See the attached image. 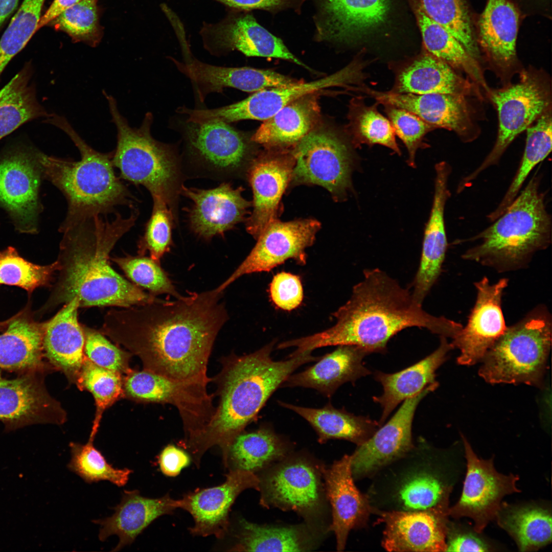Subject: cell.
<instances>
[{"mask_svg": "<svg viewBox=\"0 0 552 552\" xmlns=\"http://www.w3.org/2000/svg\"><path fill=\"white\" fill-rule=\"evenodd\" d=\"M288 447L268 426L237 435L229 449L225 468L255 473L284 458Z\"/></svg>", "mask_w": 552, "mask_h": 552, "instance_id": "obj_44", "label": "cell"}, {"mask_svg": "<svg viewBox=\"0 0 552 552\" xmlns=\"http://www.w3.org/2000/svg\"><path fill=\"white\" fill-rule=\"evenodd\" d=\"M225 476L221 485L196 490L180 499V508L188 512L194 521L189 528L192 535L223 538L228 530L229 513L236 498L247 489L260 490V478L254 473L230 470Z\"/></svg>", "mask_w": 552, "mask_h": 552, "instance_id": "obj_24", "label": "cell"}, {"mask_svg": "<svg viewBox=\"0 0 552 552\" xmlns=\"http://www.w3.org/2000/svg\"><path fill=\"white\" fill-rule=\"evenodd\" d=\"M111 260L136 286L148 290L152 295L166 294L176 298L182 296L176 291L159 262L144 255L113 257Z\"/></svg>", "mask_w": 552, "mask_h": 552, "instance_id": "obj_53", "label": "cell"}, {"mask_svg": "<svg viewBox=\"0 0 552 552\" xmlns=\"http://www.w3.org/2000/svg\"><path fill=\"white\" fill-rule=\"evenodd\" d=\"M377 105L367 106L361 97L352 100L347 125L352 142L355 146L380 145L400 155L394 128L388 119L379 112Z\"/></svg>", "mask_w": 552, "mask_h": 552, "instance_id": "obj_47", "label": "cell"}, {"mask_svg": "<svg viewBox=\"0 0 552 552\" xmlns=\"http://www.w3.org/2000/svg\"><path fill=\"white\" fill-rule=\"evenodd\" d=\"M10 320H11V319H9L7 320H6V321H3V322H1L0 323V329H2L4 327H5L7 326L8 324L10 321Z\"/></svg>", "mask_w": 552, "mask_h": 552, "instance_id": "obj_64", "label": "cell"}, {"mask_svg": "<svg viewBox=\"0 0 552 552\" xmlns=\"http://www.w3.org/2000/svg\"><path fill=\"white\" fill-rule=\"evenodd\" d=\"M471 84L449 64L426 51L403 65L396 74L392 92L416 95L470 94Z\"/></svg>", "mask_w": 552, "mask_h": 552, "instance_id": "obj_37", "label": "cell"}, {"mask_svg": "<svg viewBox=\"0 0 552 552\" xmlns=\"http://www.w3.org/2000/svg\"><path fill=\"white\" fill-rule=\"evenodd\" d=\"M45 326L25 314L13 317L0 335V368L20 374L44 371Z\"/></svg>", "mask_w": 552, "mask_h": 552, "instance_id": "obj_38", "label": "cell"}, {"mask_svg": "<svg viewBox=\"0 0 552 552\" xmlns=\"http://www.w3.org/2000/svg\"><path fill=\"white\" fill-rule=\"evenodd\" d=\"M491 546L474 532L448 523L446 551H489Z\"/></svg>", "mask_w": 552, "mask_h": 552, "instance_id": "obj_59", "label": "cell"}, {"mask_svg": "<svg viewBox=\"0 0 552 552\" xmlns=\"http://www.w3.org/2000/svg\"><path fill=\"white\" fill-rule=\"evenodd\" d=\"M180 507V499H173L168 494L150 498L142 496L137 490H124L120 503L113 508L114 513L93 522L100 525L98 537L101 541L113 535L118 536L119 542L112 550L117 551L131 544L156 518Z\"/></svg>", "mask_w": 552, "mask_h": 552, "instance_id": "obj_32", "label": "cell"}, {"mask_svg": "<svg viewBox=\"0 0 552 552\" xmlns=\"http://www.w3.org/2000/svg\"><path fill=\"white\" fill-rule=\"evenodd\" d=\"M548 315L536 312L507 328L482 358L479 375L490 383L539 385L551 346Z\"/></svg>", "mask_w": 552, "mask_h": 552, "instance_id": "obj_9", "label": "cell"}, {"mask_svg": "<svg viewBox=\"0 0 552 552\" xmlns=\"http://www.w3.org/2000/svg\"><path fill=\"white\" fill-rule=\"evenodd\" d=\"M45 0H24L0 39V76L38 30Z\"/></svg>", "mask_w": 552, "mask_h": 552, "instance_id": "obj_50", "label": "cell"}, {"mask_svg": "<svg viewBox=\"0 0 552 552\" xmlns=\"http://www.w3.org/2000/svg\"><path fill=\"white\" fill-rule=\"evenodd\" d=\"M370 353L359 347L341 345L327 354L305 371L290 375L280 387H303L317 390L331 397L347 382H354L371 374L364 358Z\"/></svg>", "mask_w": 552, "mask_h": 552, "instance_id": "obj_34", "label": "cell"}, {"mask_svg": "<svg viewBox=\"0 0 552 552\" xmlns=\"http://www.w3.org/2000/svg\"><path fill=\"white\" fill-rule=\"evenodd\" d=\"M332 315L336 323L327 330L288 340L297 353L333 346L351 345L372 353L385 351L389 340L410 327L427 329L453 338L462 328L456 322L425 311L412 293L378 268L363 271L349 300Z\"/></svg>", "mask_w": 552, "mask_h": 552, "instance_id": "obj_2", "label": "cell"}, {"mask_svg": "<svg viewBox=\"0 0 552 552\" xmlns=\"http://www.w3.org/2000/svg\"><path fill=\"white\" fill-rule=\"evenodd\" d=\"M237 542L230 551H305L314 548V540L302 525H261L242 519Z\"/></svg>", "mask_w": 552, "mask_h": 552, "instance_id": "obj_41", "label": "cell"}, {"mask_svg": "<svg viewBox=\"0 0 552 552\" xmlns=\"http://www.w3.org/2000/svg\"><path fill=\"white\" fill-rule=\"evenodd\" d=\"M249 11L228 8L221 20L203 22L199 34L204 48L216 56L236 50L246 56L280 58L310 69Z\"/></svg>", "mask_w": 552, "mask_h": 552, "instance_id": "obj_16", "label": "cell"}, {"mask_svg": "<svg viewBox=\"0 0 552 552\" xmlns=\"http://www.w3.org/2000/svg\"><path fill=\"white\" fill-rule=\"evenodd\" d=\"M57 269V261L38 265L23 259L13 247L0 251V284L18 286L31 292L48 285Z\"/></svg>", "mask_w": 552, "mask_h": 552, "instance_id": "obj_52", "label": "cell"}, {"mask_svg": "<svg viewBox=\"0 0 552 552\" xmlns=\"http://www.w3.org/2000/svg\"><path fill=\"white\" fill-rule=\"evenodd\" d=\"M153 206L147 222L144 234L139 242V252L144 255L147 252L150 257L159 262L168 252L172 245V230L175 219L174 215L166 202L162 198H153Z\"/></svg>", "mask_w": 552, "mask_h": 552, "instance_id": "obj_54", "label": "cell"}, {"mask_svg": "<svg viewBox=\"0 0 552 552\" xmlns=\"http://www.w3.org/2000/svg\"><path fill=\"white\" fill-rule=\"evenodd\" d=\"M158 463L163 474L167 476L175 477L182 469L190 465L191 458L183 450L173 445H168L160 452Z\"/></svg>", "mask_w": 552, "mask_h": 552, "instance_id": "obj_61", "label": "cell"}, {"mask_svg": "<svg viewBox=\"0 0 552 552\" xmlns=\"http://www.w3.org/2000/svg\"><path fill=\"white\" fill-rule=\"evenodd\" d=\"M186 123L187 156L201 175L229 178L249 168L254 158L249 143L240 131L221 122Z\"/></svg>", "mask_w": 552, "mask_h": 552, "instance_id": "obj_14", "label": "cell"}, {"mask_svg": "<svg viewBox=\"0 0 552 552\" xmlns=\"http://www.w3.org/2000/svg\"><path fill=\"white\" fill-rule=\"evenodd\" d=\"M388 120L396 134L405 145L408 153V164L415 167V156L419 148L425 145L426 134L434 128L415 114L405 109L383 105ZM426 147V146H425Z\"/></svg>", "mask_w": 552, "mask_h": 552, "instance_id": "obj_57", "label": "cell"}, {"mask_svg": "<svg viewBox=\"0 0 552 552\" xmlns=\"http://www.w3.org/2000/svg\"><path fill=\"white\" fill-rule=\"evenodd\" d=\"M44 122L64 132L79 151V160L48 156L37 151L41 175L63 194L68 211L63 222L95 215L106 216L119 205L134 209L135 198L116 175L113 152L104 153L89 146L63 116L52 113Z\"/></svg>", "mask_w": 552, "mask_h": 552, "instance_id": "obj_5", "label": "cell"}, {"mask_svg": "<svg viewBox=\"0 0 552 552\" xmlns=\"http://www.w3.org/2000/svg\"><path fill=\"white\" fill-rule=\"evenodd\" d=\"M385 524L382 545L389 551H446L448 513L375 510Z\"/></svg>", "mask_w": 552, "mask_h": 552, "instance_id": "obj_27", "label": "cell"}, {"mask_svg": "<svg viewBox=\"0 0 552 552\" xmlns=\"http://www.w3.org/2000/svg\"><path fill=\"white\" fill-rule=\"evenodd\" d=\"M541 175L535 174L525 187L493 223L469 239L478 243L463 259L499 269L519 267L551 240V217L540 190Z\"/></svg>", "mask_w": 552, "mask_h": 552, "instance_id": "obj_6", "label": "cell"}, {"mask_svg": "<svg viewBox=\"0 0 552 552\" xmlns=\"http://www.w3.org/2000/svg\"><path fill=\"white\" fill-rule=\"evenodd\" d=\"M84 336V355L94 364L122 375L131 371L129 361L132 355L118 348L100 331L82 326Z\"/></svg>", "mask_w": 552, "mask_h": 552, "instance_id": "obj_56", "label": "cell"}, {"mask_svg": "<svg viewBox=\"0 0 552 552\" xmlns=\"http://www.w3.org/2000/svg\"><path fill=\"white\" fill-rule=\"evenodd\" d=\"M76 384L89 392L95 399L97 410L91 430L97 432L103 411L124 396L122 375L99 366L85 357Z\"/></svg>", "mask_w": 552, "mask_h": 552, "instance_id": "obj_51", "label": "cell"}, {"mask_svg": "<svg viewBox=\"0 0 552 552\" xmlns=\"http://www.w3.org/2000/svg\"><path fill=\"white\" fill-rule=\"evenodd\" d=\"M315 38L351 43L376 30L387 20L390 0H313Z\"/></svg>", "mask_w": 552, "mask_h": 552, "instance_id": "obj_21", "label": "cell"}, {"mask_svg": "<svg viewBox=\"0 0 552 552\" xmlns=\"http://www.w3.org/2000/svg\"><path fill=\"white\" fill-rule=\"evenodd\" d=\"M96 433L91 431L85 444L71 443V459L67 467L85 482L92 483L108 480L118 487L125 485L132 470L116 469L109 464L94 445Z\"/></svg>", "mask_w": 552, "mask_h": 552, "instance_id": "obj_48", "label": "cell"}, {"mask_svg": "<svg viewBox=\"0 0 552 552\" xmlns=\"http://www.w3.org/2000/svg\"><path fill=\"white\" fill-rule=\"evenodd\" d=\"M519 13L511 0H488L479 20L482 46L498 66L514 61Z\"/></svg>", "mask_w": 552, "mask_h": 552, "instance_id": "obj_39", "label": "cell"}, {"mask_svg": "<svg viewBox=\"0 0 552 552\" xmlns=\"http://www.w3.org/2000/svg\"><path fill=\"white\" fill-rule=\"evenodd\" d=\"M291 152L294 184H313L328 190L336 200L351 188L353 156L348 144L335 132L315 128Z\"/></svg>", "mask_w": 552, "mask_h": 552, "instance_id": "obj_11", "label": "cell"}, {"mask_svg": "<svg viewBox=\"0 0 552 552\" xmlns=\"http://www.w3.org/2000/svg\"><path fill=\"white\" fill-rule=\"evenodd\" d=\"M269 290L273 303L284 310L295 309L303 300L301 279L298 275L291 273L283 271L275 275L270 284Z\"/></svg>", "mask_w": 552, "mask_h": 552, "instance_id": "obj_58", "label": "cell"}, {"mask_svg": "<svg viewBox=\"0 0 552 552\" xmlns=\"http://www.w3.org/2000/svg\"><path fill=\"white\" fill-rule=\"evenodd\" d=\"M467 461V472L461 496L449 508L448 515L453 518H471L474 531L480 534L495 519L503 498L520 492L516 482L519 476L499 473L494 466V458H479L467 439L462 436Z\"/></svg>", "mask_w": 552, "mask_h": 552, "instance_id": "obj_15", "label": "cell"}, {"mask_svg": "<svg viewBox=\"0 0 552 552\" xmlns=\"http://www.w3.org/2000/svg\"><path fill=\"white\" fill-rule=\"evenodd\" d=\"M32 76V66L26 65L0 90V140L26 122L50 115L37 98Z\"/></svg>", "mask_w": 552, "mask_h": 552, "instance_id": "obj_42", "label": "cell"}, {"mask_svg": "<svg viewBox=\"0 0 552 552\" xmlns=\"http://www.w3.org/2000/svg\"><path fill=\"white\" fill-rule=\"evenodd\" d=\"M499 120L496 141L480 165L460 181L467 187L484 171L496 165L514 139L546 110L550 102L548 86L526 74L520 82L491 94Z\"/></svg>", "mask_w": 552, "mask_h": 552, "instance_id": "obj_12", "label": "cell"}, {"mask_svg": "<svg viewBox=\"0 0 552 552\" xmlns=\"http://www.w3.org/2000/svg\"><path fill=\"white\" fill-rule=\"evenodd\" d=\"M294 165L291 153L282 149H268L252 160L247 171L253 211L246 229L256 239L268 224L278 219L280 202L291 180Z\"/></svg>", "mask_w": 552, "mask_h": 552, "instance_id": "obj_25", "label": "cell"}, {"mask_svg": "<svg viewBox=\"0 0 552 552\" xmlns=\"http://www.w3.org/2000/svg\"><path fill=\"white\" fill-rule=\"evenodd\" d=\"M103 93L117 130V144L112 159L114 166L123 178L146 188L152 198H163L176 219L178 198L183 185L181 164L176 151L152 137L151 112L146 114L139 127H132L120 113L116 99L105 91Z\"/></svg>", "mask_w": 552, "mask_h": 552, "instance_id": "obj_7", "label": "cell"}, {"mask_svg": "<svg viewBox=\"0 0 552 552\" xmlns=\"http://www.w3.org/2000/svg\"><path fill=\"white\" fill-rule=\"evenodd\" d=\"M318 93L304 96L264 121L250 140L267 149L296 145L314 129L320 116Z\"/></svg>", "mask_w": 552, "mask_h": 552, "instance_id": "obj_36", "label": "cell"}, {"mask_svg": "<svg viewBox=\"0 0 552 552\" xmlns=\"http://www.w3.org/2000/svg\"><path fill=\"white\" fill-rule=\"evenodd\" d=\"M227 6L228 8L250 11L263 10L275 13L292 9L298 11L305 0H214Z\"/></svg>", "mask_w": 552, "mask_h": 552, "instance_id": "obj_60", "label": "cell"}, {"mask_svg": "<svg viewBox=\"0 0 552 552\" xmlns=\"http://www.w3.org/2000/svg\"><path fill=\"white\" fill-rule=\"evenodd\" d=\"M79 307L76 297L65 304L45 322L43 339L44 356L75 384L85 357V336L78 318Z\"/></svg>", "mask_w": 552, "mask_h": 552, "instance_id": "obj_33", "label": "cell"}, {"mask_svg": "<svg viewBox=\"0 0 552 552\" xmlns=\"http://www.w3.org/2000/svg\"><path fill=\"white\" fill-rule=\"evenodd\" d=\"M243 191L242 187L235 189L225 182L208 190L183 185L180 193L192 202L188 216L192 231L208 240L223 235L241 222L251 204L242 196Z\"/></svg>", "mask_w": 552, "mask_h": 552, "instance_id": "obj_26", "label": "cell"}, {"mask_svg": "<svg viewBox=\"0 0 552 552\" xmlns=\"http://www.w3.org/2000/svg\"><path fill=\"white\" fill-rule=\"evenodd\" d=\"M36 152L18 147L0 159V205L22 233H34L37 229L42 175Z\"/></svg>", "mask_w": 552, "mask_h": 552, "instance_id": "obj_19", "label": "cell"}, {"mask_svg": "<svg viewBox=\"0 0 552 552\" xmlns=\"http://www.w3.org/2000/svg\"><path fill=\"white\" fill-rule=\"evenodd\" d=\"M495 519L521 551H535L551 542V515L547 509L502 502Z\"/></svg>", "mask_w": 552, "mask_h": 552, "instance_id": "obj_43", "label": "cell"}, {"mask_svg": "<svg viewBox=\"0 0 552 552\" xmlns=\"http://www.w3.org/2000/svg\"><path fill=\"white\" fill-rule=\"evenodd\" d=\"M320 228V223L313 219L273 221L257 238L256 244L244 260L216 289L222 292L240 277L269 271L290 259L299 265H305V249L313 244Z\"/></svg>", "mask_w": 552, "mask_h": 552, "instance_id": "obj_17", "label": "cell"}, {"mask_svg": "<svg viewBox=\"0 0 552 552\" xmlns=\"http://www.w3.org/2000/svg\"><path fill=\"white\" fill-rule=\"evenodd\" d=\"M180 62L171 58L177 68L188 77L197 88L199 100L203 102L211 93H222L226 87L246 92H257L265 89L285 86L298 81L272 70L250 67H229L213 65L186 57Z\"/></svg>", "mask_w": 552, "mask_h": 552, "instance_id": "obj_30", "label": "cell"}, {"mask_svg": "<svg viewBox=\"0 0 552 552\" xmlns=\"http://www.w3.org/2000/svg\"><path fill=\"white\" fill-rule=\"evenodd\" d=\"M524 153L519 166L498 206L487 216L493 222L500 217L514 200L533 169L550 153L552 145L551 116L544 112L536 124L526 129Z\"/></svg>", "mask_w": 552, "mask_h": 552, "instance_id": "obj_46", "label": "cell"}, {"mask_svg": "<svg viewBox=\"0 0 552 552\" xmlns=\"http://www.w3.org/2000/svg\"><path fill=\"white\" fill-rule=\"evenodd\" d=\"M432 453L430 447L421 441L376 473L378 477L366 495L371 505L380 511L448 514L452 488L436 467Z\"/></svg>", "mask_w": 552, "mask_h": 552, "instance_id": "obj_8", "label": "cell"}, {"mask_svg": "<svg viewBox=\"0 0 552 552\" xmlns=\"http://www.w3.org/2000/svg\"><path fill=\"white\" fill-rule=\"evenodd\" d=\"M425 14L447 29L473 58L479 52L464 0H420Z\"/></svg>", "mask_w": 552, "mask_h": 552, "instance_id": "obj_49", "label": "cell"}, {"mask_svg": "<svg viewBox=\"0 0 552 552\" xmlns=\"http://www.w3.org/2000/svg\"><path fill=\"white\" fill-rule=\"evenodd\" d=\"M19 0H0V28L15 10Z\"/></svg>", "mask_w": 552, "mask_h": 552, "instance_id": "obj_63", "label": "cell"}, {"mask_svg": "<svg viewBox=\"0 0 552 552\" xmlns=\"http://www.w3.org/2000/svg\"><path fill=\"white\" fill-rule=\"evenodd\" d=\"M324 487L332 508V521L329 530L334 532L336 548H345L351 530L367 523L375 509L366 495L362 494L354 483L351 469V457L344 455L327 469H323Z\"/></svg>", "mask_w": 552, "mask_h": 552, "instance_id": "obj_28", "label": "cell"}, {"mask_svg": "<svg viewBox=\"0 0 552 552\" xmlns=\"http://www.w3.org/2000/svg\"><path fill=\"white\" fill-rule=\"evenodd\" d=\"M360 90L372 96L378 103L405 109L434 128L452 130L465 137L466 141L469 140L472 124L469 106L464 96L380 92L363 87Z\"/></svg>", "mask_w": 552, "mask_h": 552, "instance_id": "obj_31", "label": "cell"}, {"mask_svg": "<svg viewBox=\"0 0 552 552\" xmlns=\"http://www.w3.org/2000/svg\"><path fill=\"white\" fill-rule=\"evenodd\" d=\"M508 281L503 278L491 284L485 277L475 283L477 297L465 327H462L451 342L460 351L457 362L474 364L482 359L487 351L503 334L507 327L501 308L502 293Z\"/></svg>", "mask_w": 552, "mask_h": 552, "instance_id": "obj_23", "label": "cell"}, {"mask_svg": "<svg viewBox=\"0 0 552 552\" xmlns=\"http://www.w3.org/2000/svg\"><path fill=\"white\" fill-rule=\"evenodd\" d=\"M97 0H81L56 17L54 26L73 40L96 45L99 40Z\"/></svg>", "mask_w": 552, "mask_h": 552, "instance_id": "obj_55", "label": "cell"}, {"mask_svg": "<svg viewBox=\"0 0 552 552\" xmlns=\"http://www.w3.org/2000/svg\"><path fill=\"white\" fill-rule=\"evenodd\" d=\"M453 348L446 337L441 336L438 348L418 362L395 373L377 372L375 379L382 386L383 393L373 398L382 409L378 422L382 425L401 402L413 396L435 381V372L447 359L448 352Z\"/></svg>", "mask_w": 552, "mask_h": 552, "instance_id": "obj_35", "label": "cell"}, {"mask_svg": "<svg viewBox=\"0 0 552 552\" xmlns=\"http://www.w3.org/2000/svg\"><path fill=\"white\" fill-rule=\"evenodd\" d=\"M139 211L127 217L117 213L112 220L95 215L62 223L63 237L57 262V281L45 308L66 304L74 298L80 307H129L159 299L143 291L111 266L110 251L134 225Z\"/></svg>", "mask_w": 552, "mask_h": 552, "instance_id": "obj_3", "label": "cell"}, {"mask_svg": "<svg viewBox=\"0 0 552 552\" xmlns=\"http://www.w3.org/2000/svg\"><path fill=\"white\" fill-rule=\"evenodd\" d=\"M275 343L273 340L252 353L232 354L221 360L222 369L213 379L217 385L218 405L208 425L186 449L196 466L209 449L217 446L226 467L233 441L256 417L271 395L298 367L320 357L305 352L290 354L286 360L275 361L271 357Z\"/></svg>", "mask_w": 552, "mask_h": 552, "instance_id": "obj_4", "label": "cell"}, {"mask_svg": "<svg viewBox=\"0 0 552 552\" xmlns=\"http://www.w3.org/2000/svg\"><path fill=\"white\" fill-rule=\"evenodd\" d=\"M278 403L306 420L316 432L318 441L322 444L330 439H342L359 446L380 427L378 422L368 417L356 416L344 409L335 408L330 403L322 408H313L282 401Z\"/></svg>", "mask_w": 552, "mask_h": 552, "instance_id": "obj_40", "label": "cell"}, {"mask_svg": "<svg viewBox=\"0 0 552 552\" xmlns=\"http://www.w3.org/2000/svg\"><path fill=\"white\" fill-rule=\"evenodd\" d=\"M207 384L176 381L145 370H131L123 379V392L135 401L175 406L185 431L179 444L185 448L198 437L215 412L213 395L209 394Z\"/></svg>", "mask_w": 552, "mask_h": 552, "instance_id": "obj_10", "label": "cell"}, {"mask_svg": "<svg viewBox=\"0 0 552 552\" xmlns=\"http://www.w3.org/2000/svg\"><path fill=\"white\" fill-rule=\"evenodd\" d=\"M43 372L21 373L13 379L4 378L0 373V421L8 431L65 422V410L45 387Z\"/></svg>", "mask_w": 552, "mask_h": 552, "instance_id": "obj_20", "label": "cell"}, {"mask_svg": "<svg viewBox=\"0 0 552 552\" xmlns=\"http://www.w3.org/2000/svg\"><path fill=\"white\" fill-rule=\"evenodd\" d=\"M364 64L355 60L326 77L310 82H297L254 93L245 99L223 107L201 109L199 118L204 123L221 122L227 124L243 120L265 121L290 103L307 95L335 87L352 89L364 76Z\"/></svg>", "mask_w": 552, "mask_h": 552, "instance_id": "obj_13", "label": "cell"}, {"mask_svg": "<svg viewBox=\"0 0 552 552\" xmlns=\"http://www.w3.org/2000/svg\"><path fill=\"white\" fill-rule=\"evenodd\" d=\"M216 288L173 301L112 309L100 332L141 360L143 370L182 382L208 384L213 346L228 318Z\"/></svg>", "mask_w": 552, "mask_h": 552, "instance_id": "obj_1", "label": "cell"}, {"mask_svg": "<svg viewBox=\"0 0 552 552\" xmlns=\"http://www.w3.org/2000/svg\"><path fill=\"white\" fill-rule=\"evenodd\" d=\"M81 0H53L50 6L40 18L38 29L51 22L67 8Z\"/></svg>", "mask_w": 552, "mask_h": 552, "instance_id": "obj_62", "label": "cell"}, {"mask_svg": "<svg viewBox=\"0 0 552 552\" xmlns=\"http://www.w3.org/2000/svg\"><path fill=\"white\" fill-rule=\"evenodd\" d=\"M435 172L432 205L424 229L420 264L411 292L414 299L420 304L440 274L448 245L444 211L450 197L448 181L451 167L446 162L442 161L435 165Z\"/></svg>", "mask_w": 552, "mask_h": 552, "instance_id": "obj_29", "label": "cell"}, {"mask_svg": "<svg viewBox=\"0 0 552 552\" xmlns=\"http://www.w3.org/2000/svg\"><path fill=\"white\" fill-rule=\"evenodd\" d=\"M429 385L404 401L397 411L351 455L354 480L374 476L381 469L403 457L415 446L412 424L420 401L438 386Z\"/></svg>", "mask_w": 552, "mask_h": 552, "instance_id": "obj_18", "label": "cell"}, {"mask_svg": "<svg viewBox=\"0 0 552 552\" xmlns=\"http://www.w3.org/2000/svg\"><path fill=\"white\" fill-rule=\"evenodd\" d=\"M260 480L261 503L267 507L293 511L306 517L314 516L322 507L320 475L307 461L284 462Z\"/></svg>", "mask_w": 552, "mask_h": 552, "instance_id": "obj_22", "label": "cell"}, {"mask_svg": "<svg viewBox=\"0 0 552 552\" xmlns=\"http://www.w3.org/2000/svg\"><path fill=\"white\" fill-rule=\"evenodd\" d=\"M417 20L426 51L452 68L461 70L486 87L477 62L447 29L429 17L420 4L415 9Z\"/></svg>", "mask_w": 552, "mask_h": 552, "instance_id": "obj_45", "label": "cell"}]
</instances>
